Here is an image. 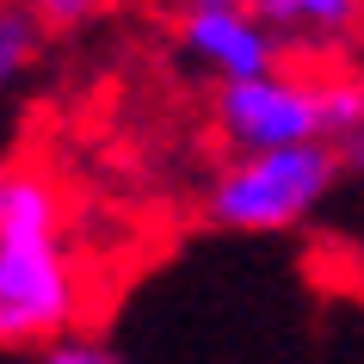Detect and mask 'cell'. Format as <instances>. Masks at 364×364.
Here are the masks:
<instances>
[{
    "mask_svg": "<svg viewBox=\"0 0 364 364\" xmlns=\"http://www.w3.org/2000/svg\"><path fill=\"white\" fill-rule=\"evenodd\" d=\"M31 13H38V25L50 31V38H75V31H93L99 19H112V6L117 0H25Z\"/></svg>",
    "mask_w": 364,
    "mask_h": 364,
    "instance_id": "7",
    "label": "cell"
},
{
    "mask_svg": "<svg viewBox=\"0 0 364 364\" xmlns=\"http://www.w3.org/2000/svg\"><path fill=\"white\" fill-rule=\"evenodd\" d=\"M38 364H124V358H117L112 340H99L93 327H75V333L38 346Z\"/></svg>",
    "mask_w": 364,
    "mask_h": 364,
    "instance_id": "8",
    "label": "cell"
},
{
    "mask_svg": "<svg viewBox=\"0 0 364 364\" xmlns=\"http://www.w3.org/2000/svg\"><path fill=\"white\" fill-rule=\"evenodd\" d=\"M105 253L68 173L43 154H0V358L93 327Z\"/></svg>",
    "mask_w": 364,
    "mask_h": 364,
    "instance_id": "1",
    "label": "cell"
},
{
    "mask_svg": "<svg viewBox=\"0 0 364 364\" xmlns=\"http://www.w3.org/2000/svg\"><path fill=\"white\" fill-rule=\"evenodd\" d=\"M173 6L186 13V6H259V0H173Z\"/></svg>",
    "mask_w": 364,
    "mask_h": 364,
    "instance_id": "10",
    "label": "cell"
},
{
    "mask_svg": "<svg viewBox=\"0 0 364 364\" xmlns=\"http://www.w3.org/2000/svg\"><path fill=\"white\" fill-rule=\"evenodd\" d=\"M333 149H340V167H346V179H364V117H358V124H352V130L340 136V142H333Z\"/></svg>",
    "mask_w": 364,
    "mask_h": 364,
    "instance_id": "9",
    "label": "cell"
},
{
    "mask_svg": "<svg viewBox=\"0 0 364 364\" xmlns=\"http://www.w3.org/2000/svg\"><path fill=\"white\" fill-rule=\"evenodd\" d=\"M364 117V68L352 62H278L247 80H223L210 93V130L229 154L290 149V142H340Z\"/></svg>",
    "mask_w": 364,
    "mask_h": 364,
    "instance_id": "2",
    "label": "cell"
},
{
    "mask_svg": "<svg viewBox=\"0 0 364 364\" xmlns=\"http://www.w3.org/2000/svg\"><path fill=\"white\" fill-rule=\"evenodd\" d=\"M173 56L210 87L223 80H247L259 68H278L290 56V43L278 38V25L259 6H186L173 25Z\"/></svg>",
    "mask_w": 364,
    "mask_h": 364,
    "instance_id": "4",
    "label": "cell"
},
{
    "mask_svg": "<svg viewBox=\"0 0 364 364\" xmlns=\"http://www.w3.org/2000/svg\"><path fill=\"white\" fill-rule=\"evenodd\" d=\"M43 56H50V31L38 25V13L25 0H0V105L38 80Z\"/></svg>",
    "mask_w": 364,
    "mask_h": 364,
    "instance_id": "6",
    "label": "cell"
},
{
    "mask_svg": "<svg viewBox=\"0 0 364 364\" xmlns=\"http://www.w3.org/2000/svg\"><path fill=\"white\" fill-rule=\"evenodd\" d=\"M259 13L278 25L290 50H346L364 38V0H259Z\"/></svg>",
    "mask_w": 364,
    "mask_h": 364,
    "instance_id": "5",
    "label": "cell"
},
{
    "mask_svg": "<svg viewBox=\"0 0 364 364\" xmlns=\"http://www.w3.org/2000/svg\"><path fill=\"white\" fill-rule=\"evenodd\" d=\"M340 149L333 142H290V149L223 154L204 179L198 210L223 235H290L315 223L340 192Z\"/></svg>",
    "mask_w": 364,
    "mask_h": 364,
    "instance_id": "3",
    "label": "cell"
}]
</instances>
